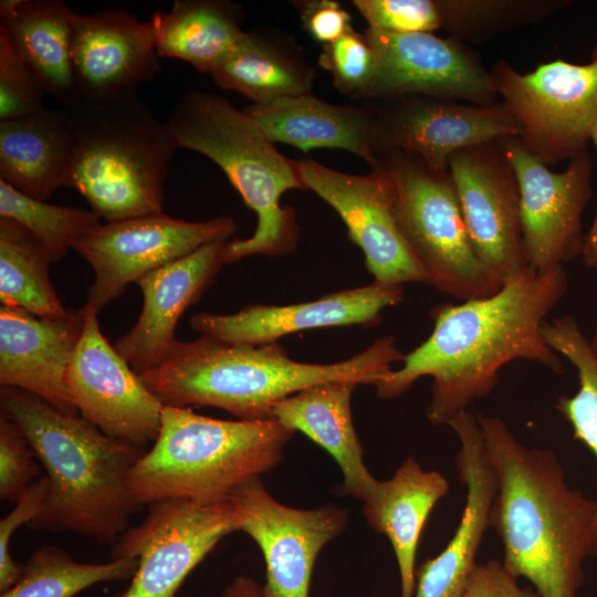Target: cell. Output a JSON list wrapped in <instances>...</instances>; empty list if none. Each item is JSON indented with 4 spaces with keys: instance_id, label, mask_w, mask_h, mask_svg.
Returning <instances> with one entry per match:
<instances>
[{
    "instance_id": "cell-14",
    "label": "cell",
    "mask_w": 597,
    "mask_h": 597,
    "mask_svg": "<svg viewBox=\"0 0 597 597\" xmlns=\"http://www.w3.org/2000/svg\"><path fill=\"white\" fill-rule=\"evenodd\" d=\"M364 104L374 115L378 157L410 154L436 171H447L450 156L461 149L521 135L503 103L482 106L410 94Z\"/></svg>"
},
{
    "instance_id": "cell-34",
    "label": "cell",
    "mask_w": 597,
    "mask_h": 597,
    "mask_svg": "<svg viewBox=\"0 0 597 597\" xmlns=\"http://www.w3.org/2000/svg\"><path fill=\"white\" fill-rule=\"evenodd\" d=\"M568 3L566 0H437L441 29L463 43H484L538 23Z\"/></svg>"
},
{
    "instance_id": "cell-23",
    "label": "cell",
    "mask_w": 597,
    "mask_h": 597,
    "mask_svg": "<svg viewBox=\"0 0 597 597\" xmlns=\"http://www.w3.org/2000/svg\"><path fill=\"white\" fill-rule=\"evenodd\" d=\"M226 242L207 243L136 283L143 293L142 312L114 347L137 374L157 366L176 343L179 318L202 296L224 264Z\"/></svg>"
},
{
    "instance_id": "cell-45",
    "label": "cell",
    "mask_w": 597,
    "mask_h": 597,
    "mask_svg": "<svg viewBox=\"0 0 597 597\" xmlns=\"http://www.w3.org/2000/svg\"><path fill=\"white\" fill-rule=\"evenodd\" d=\"M589 345H590L594 354L597 356V328H596V331L594 333V336L589 341Z\"/></svg>"
},
{
    "instance_id": "cell-5",
    "label": "cell",
    "mask_w": 597,
    "mask_h": 597,
    "mask_svg": "<svg viewBox=\"0 0 597 597\" xmlns=\"http://www.w3.org/2000/svg\"><path fill=\"white\" fill-rule=\"evenodd\" d=\"M62 108L72 132L63 186L107 222L164 212L163 186L177 148L167 123L136 92L75 96Z\"/></svg>"
},
{
    "instance_id": "cell-40",
    "label": "cell",
    "mask_w": 597,
    "mask_h": 597,
    "mask_svg": "<svg viewBox=\"0 0 597 597\" xmlns=\"http://www.w3.org/2000/svg\"><path fill=\"white\" fill-rule=\"evenodd\" d=\"M48 479L39 476L14 503V507L0 520V591L14 586L22 575L23 565L11 555V540L23 524L31 523L42 511L48 495Z\"/></svg>"
},
{
    "instance_id": "cell-10",
    "label": "cell",
    "mask_w": 597,
    "mask_h": 597,
    "mask_svg": "<svg viewBox=\"0 0 597 597\" xmlns=\"http://www.w3.org/2000/svg\"><path fill=\"white\" fill-rule=\"evenodd\" d=\"M235 531L237 513L229 498L149 504L145 520L129 526L112 548V558L138 559L132 583L119 597H175L190 572Z\"/></svg>"
},
{
    "instance_id": "cell-9",
    "label": "cell",
    "mask_w": 597,
    "mask_h": 597,
    "mask_svg": "<svg viewBox=\"0 0 597 597\" xmlns=\"http://www.w3.org/2000/svg\"><path fill=\"white\" fill-rule=\"evenodd\" d=\"M590 61L562 59L520 73L505 60L490 69L499 96L521 128L522 145L545 165L586 151L597 125V45Z\"/></svg>"
},
{
    "instance_id": "cell-13",
    "label": "cell",
    "mask_w": 597,
    "mask_h": 597,
    "mask_svg": "<svg viewBox=\"0 0 597 597\" xmlns=\"http://www.w3.org/2000/svg\"><path fill=\"white\" fill-rule=\"evenodd\" d=\"M306 190L326 201L347 227L374 281L386 285L426 283L428 277L407 243L396 212V187L388 170L352 175L313 159L297 160Z\"/></svg>"
},
{
    "instance_id": "cell-7",
    "label": "cell",
    "mask_w": 597,
    "mask_h": 597,
    "mask_svg": "<svg viewBox=\"0 0 597 597\" xmlns=\"http://www.w3.org/2000/svg\"><path fill=\"white\" fill-rule=\"evenodd\" d=\"M293 433L274 419L222 420L164 406L157 439L130 471V491L142 505L226 500L274 468Z\"/></svg>"
},
{
    "instance_id": "cell-1",
    "label": "cell",
    "mask_w": 597,
    "mask_h": 597,
    "mask_svg": "<svg viewBox=\"0 0 597 597\" xmlns=\"http://www.w3.org/2000/svg\"><path fill=\"white\" fill-rule=\"evenodd\" d=\"M567 285L564 266L542 274L526 269L504 281L491 296L437 305L430 312L431 335L405 355L399 369L376 381L378 397H398L429 376L428 419L448 425L488 396L499 383V371L513 360H532L563 373L557 353L545 341L543 325Z\"/></svg>"
},
{
    "instance_id": "cell-25",
    "label": "cell",
    "mask_w": 597,
    "mask_h": 597,
    "mask_svg": "<svg viewBox=\"0 0 597 597\" xmlns=\"http://www.w3.org/2000/svg\"><path fill=\"white\" fill-rule=\"evenodd\" d=\"M357 386L353 381L313 385L274 404L271 419L301 431L329 452L343 473L341 493L364 501L377 480L364 463L353 423L350 401Z\"/></svg>"
},
{
    "instance_id": "cell-33",
    "label": "cell",
    "mask_w": 597,
    "mask_h": 597,
    "mask_svg": "<svg viewBox=\"0 0 597 597\" xmlns=\"http://www.w3.org/2000/svg\"><path fill=\"white\" fill-rule=\"evenodd\" d=\"M543 335L578 371V391L572 397L562 396L556 407L570 423L574 439L584 443L597 459V356L572 315L545 321ZM594 556L597 558V517Z\"/></svg>"
},
{
    "instance_id": "cell-30",
    "label": "cell",
    "mask_w": 597,
    "mask_h": 597,
    "mask_svg": "<svg viewBox=\"0 0 597 597\" xmlns=\"http://www.w3.org/2000/svg\"><path fill=\"white\" fill-rule=\"evenodd\" d=\"M218 86L253 104L312 94L315 69L300 49L276 35L247 31L233 52L210 74Z\"/></svg>"
},
{
    "instance_id": "cell-17",
    "label": "cell",
    "mask_w": 597,
    "mask_h": 597,
    "mask_svg": "<svg viewBox=\"0 0 597 597\" xmlns=\"http://www.w3.org/2000/svg\"><path fill=\"white\" fill-rule=\"evenodd\" d=\"M448 171L472 245L485 269L502 284L528 269L519 182L500 139L454 153Z\"/></svg>"
},
{
    "instance_id": "cell-22",
    "label": "cell",
    "mask_w": 597,
    "mask_h": 597,
    "mask_svg": "<svg viewBox=\"0 0 597 597\" xmlns=\"http://www.w3.org/2000/svg\"><path fill=\"white\" fill-rule=\"evenodd\" d=\"M457 433L459 478L467 489L460 524L439 555L427 559L416 572L413 597H461L478 564L476 555L498 492V479L484 448L475 413L462 411L448 425Z\"/></svg>"
},
{
    "instance_id": "cell-24",
    "label": "cell",
    "mask_w": 597,
    "mask_h": 597,
    "mask_svg": "<svg viewBox=\"0 0 597 597\" xmlns=\"http://www.w3.org/2000/svg\"><path fill=\"white\" fill-rule=\"evenodd\" d=\"M249 115L272 143H284L306 153L338 148L363 158L370 168L378 163L376 126L371 109L325 102L313 94L251 104Z\"/></svg>"
},
{
    "instance_id": "cell-43",
    "label": "cell",
    "mask_w": 597,
    "mask_h": 597,
    "mask_svg": "<svg viewBox=\"0 0 597 597\" xmlns=\"http://www.w3.org/2000/svg\"><path fill=\"white\" fill-rule=\"evenodd\" d=\"M222 597H270L265 587L255 580L245 577H237L224 590Z\"/></svg>"
},
{
    "instance_id": "cell-36",
    "label": "cell",
    "mask_w": 597,
    "mask_h": 597,
    "mask_svg": "<svg viewBox=\"0 0 597 597\" xmlns=\"http://www.w3.org/2000/svg\"><path fill=\"white\" fill-rule=\"evenodd\" d=\"M318 64L332 75L341 94L363 103L371 98L378 59L364 32L350 29L336 41L323 45Z\"/></svg>"
},
{
    "instance_id": "cell-29",
    "label": "cell",
    "mask_w": 597,
    "mask_h": 597,
    "mask_svg": "<svg viewBox=\"0 0 597 597\" xmlns=\"http://www.w3.org/2000/svg\"><path fill=\"white\" fill-rule=\"evenodd\" d=\"M239 6L221 0H177L149 20L159 56L182 60L211 74L238 46L247 31Z\"/></svg>"
},
{
    "instance_id": "cell-38",
    "label": "cell",
    "mask_w": 597,
    "mask_h": 597,
    "mask_svg": "<svg viewBox=\"0 0 597 597\" xmlns=\"http://www.w3.org/2000/svg\"><path fill=\"white\" fill-rule=\"evenodd\" d=\"M368 29L387 33H433L441 29L437 0H353Z\"/></svg>"
},
{
    "instance_id": "cell-18",
    "label": "cell",
    "mask_w": 597,
    "mask_h": 597,
    "mask_svg": "<svg viewBox=\"0 0 597 597\" xmlns=\"http://www.w3.org/2000/svg\"><path fill=\"white\" fill-rule=\"evenodd\" d=\"M364 34L378 59L369 101L413 94L482 106L499 103L490 70L463 42L433 33L366 29Z\"/></svg>"
},
{
    "instance_id": "cell-8",
    "label": "cell",
    "mask_w": 597,
    "mask_h": 597,
    "mask_svg": "<svg viewBox=\"0 0 597 597\" xmlns=\"http://www.w3.org/2000/svg\"><path fill=\"white\" fill-rule=\"evenodd\" d=\"M376 167L394 179L398 223L429 285L462 301L501 289L472 245L448 170L436 171L417 156L399 151L381 155Z\"/></svg>"
},
{
    "instance_id": "cell-2",
    "label": "cell",
    "mask_w": 597,
    "mask_h": 597,
    "mask_svg": "<svg viewBox=\"0 0 597 597\" xmlns=\"http://www.w3.org/2000/svg\"><path fill=\"white\" fill-rule=\"evenodd\" d=\"M498 479L490 526L503 567L540 597H577L594 556L597 502L572 489L555 453L522 444L499 417L475 412Z\"/></svg>"
},
{
    "instance_id": "cell-11",
    "label": "cell",
    "mask_w": 597,
    "mask_h": 597,
    "mask_svg": "<svg viewBox=\"0 0 597 597\" xmlns=\"http://www.w3.org/2000/svg\"><path fill=\"white\" fill-rule=\"evenodd\" d=\"M237 228L232 217L185 221L164 212L100 223L73 248L94 271L85 304L98 313L128 284L207 243L228 241Z\"/></svg>"
},
{
    "instance_id": "cell-31",
    "label": "cell",
    "mask_w": 597,
    "mask_h": 597,
    "mask_svg": "<svg viewBox=\"0 0 597 597\" xmlns=\"http://www.w3.org/2000/svg\"><path fill=\"white\" fill-rule=\"evenodd\" d=\"M52 263L43 245L23 226L0 218V302L45 318L67 313L52 284Z\"/></svg>"
},
{
    "instance_id": "cell-27",
    "label": "cell",
    "mask_w": 597,
    "mask_h": 597,
    "mask_svg": "<svg viewBox=\"0 0 597 597\" xmlns=\"http://www.w3.org/2000/svg\"><path fill=\"white\" fill-rule=\"evenodd\" d=\"M72 132L63 108L0 121V180L46 201L64 184Z\"/></svg>"
},
{
    "instance_id": "cell-15",
    "label": "cell",
    "mask_w": 597,
    "mask_h": 597,
    "mask_svg": "<svg viewBox=\"0 0 597 597\" xmlns=\"http://www.w3.org/2000/svg\"><path fill=\"white\" fill-rule=\"evenodd\" d=\"M84 327L67 369L78 415L106 436L144 450L160 430L164 405L103 335L97 312L83 305Z\"/></svg>"
},
{
    "instance_id": "cell-26",
    "label": "cell",
    "mask_w": 597,
    "mask_h": 597,
    "mask_svg": "<svg viewBox=\"0 0 597 597\" xmlns=\"http://www.w3.org/2000/svg\"><path fill=\"white\" fill-rule=\"evenodd\" d=\"M449 489L447 479L437 471L423 470L407 459L386 480L376 482L363 501L368 524L391 543L400 576L401 597H413L416 555L429 514Z\"/></svg>"
},
{
    "instance_id": "cell-28",
    "label": "cell",
    "mask_w": 597,
    "mask_h": 597,
    "mask_svg": "<svg viewBox=\"0 0 597 597\" xmlns=\"http://www.w3.org/2000/svg\"><path fill=\"white\" fill-rule=\"evenodd\" d=\"M75 12L61 0H1L0 27L63 106L76 96L72 62Z\"/></svg>"
},
{
    "instance_id": "cell-16",
    "label": "cell",
    "mask_w": 597,
    "mask_h": 597,
    "mask_svg": "<svg viewBox=\"0 0 597 597\" xmlns=\"http://www.w3.org/2000/svg\"><path fill=\"white\" fill-rule=\"evenodd\" d=\"M237 531L260 547L266 566L270 597H308L311 576L321 549L345 528L348 514L327 504L301 510L277 502L261 476L234 489L230 495Z\"/></svg>"
},
{
    "instance_id": "cell-42",
    "label": "cell",
    "mask_w": 597,
    "mask_h": 597,
    "mask_svg": "<svg viewBox=\"0 0 597 597\" xmlns=\"http://www.w3.org/2000/svg\"><path fill=\"white\" fill-rule=\"evenodd\" d=\"M461 597H540L534 588L521 587L502 563L476 564Z\"/></svg>"
},
{
    "instance_id": "cell-12",
    "label": "cell",
    "mask_w": 597,
    "mask_h": 597,
    "mask_svg": "<svg viewBox=\"0 0 597 597\" xmlns=\"http://www.w3.org/2000/svg\"><path fill=\"white\" fill-rule=\"evenodd\" d=\"M519 182L521 227L527 268L545 273L582 255V216L591 197L593 163L587 150L554 172L516 136L500 138Z\"/></svg>"
},
{
    "instance_id": "cell-41",
    "label": "cell",
    "mask_w": 597,
    "mask_h": 597,
    "mask_svg": "<svg viewBox=\"0 0 597 597\" xmlns=\"http://www.w3.org/2000/svg\"><path fill=\"white\" fill-rule=\"evenodd\" d=\"M304 30L323 45L332 43L348 32L352 15L335 0L294 1Z\"/></svg>"
},
{
    "instance_id": "cell-21",
    "label": "cell",
    "mask_w": 597,
    "mask_h": 597,
    "mask_svg": "<svg viewBox=\"0 0 597 597\" xmlns=\"http://www.w3.org/2000/svg\"><path fill=\"white\" fill-rule=\"evenodd\" d=\"M158 56L149 21H139L122 8L75 12L72 62L76 96L136 92L161 72Z\"/></svg>"
},
{
    "instance_id": "cell-39",
    "label": "cell",
    "mask_w": 597,
    "mask_h": 597,
    "mask_svg": "<svg viewBox=\"0 0 597 597\" xmlns=\"http://www.w3.org/2000/svg\"><path fill=\"white\" fill-rule=\"evenodd\" d=\"M38 458L27 438L0 415V499L15 503L40 473Z\"/></svg>"
},
{
    "instance_id": "cell-44",
    "label": "cell",
    "mask_w": 597,
    "mask_h": 597,
    "mask_svg": "<svg viewBox=\"0 0 597 597\" xmlns=\"http://www.w3.org/2000/svg\"><path fill=\"white\" fill-rule=\"evenodd\" d=\"M590 140L594 143L597 149V125L593 132ZM580 258L586 266H597V210L594 220L584 237V245Z\"/></svg>"
},
{
    "instance_id": "cell-3",
    "label": "cell",
    "mask_w": 597,
    "mask_h": 597,
    "mask_svg": "<svg viewBox=\"0 0 597 597\" xmlns=\"http://www.w3.org/2000/svg\"><path fill=\"white\" fill-rule=\"evenodd\" d=\"M0 410L21 430L46 472L43 509L27 526L114 545L143 506L129 488L143 449L17 388L1 387Z\"/></svg>"
},
{
    "instance_id": "cell-19",
    "label": "cell",
    "mask_w": 597,
    "mask_h": 597,
    "mask_svg": "<svg viewBox=\"0 0 597 597\" xmlns=\"http://www.w3.org/2000/svg\"><path fill=\"white\" fill-rule=\"evenodd\" d=\"M404 300L402 285L373 282L362 287L290 305H250L232 314H195L190 327L228 344L264 345L312 328L377 325L381 312Z\"/></svg>"
},
{
    "instance_id": "cell-35",
    "label": "cell",
    "mask_w": 597,
    "mask_h": 597,
    "mask_svg": "<svg viewBox=\"0 0 597 597\" xmlns=\"http://www.w3.org/2000/svg\"><path fill=\"white\" fill-rule=\"evenodd\" d=\"M0 218L23 226L43 245L52 263L59 262L93 228V210L48 203L29 197L0 180Z\"/></svg>"
},
{
    "instance_id": "cell-4",
    "label": "cell",
    "mask_w": 597,
    "mask_h": 597,
    "mask_svg": "<svg viewBox=\"0 0 597 597\" xmlns=\"http://www.w3.org/2000/svg\"><path fill=\"white\" fill-rule=\"evenodd\" d=\"M404 357L392 335L334 364L293 360L279 343L228 344L201 335L177 339L157 366L138 375L164 406L216 407L239 420H269L274 404L300 390L327 381L374 386Z\"/></svg>"
},
{
    "instance_id": "cell-32",
    "label": "cell",
    "mask_w": 597,
    "mask_h": 597,
    "mask_svg": "<svg viewBox=\"0 0 597 597\" xmlns=\"http://www.w3.org/2000/svg\"><path fill=\"white\" fill-rule=\"evenodd\" d=\"M137 568V558L81 563L57 546L43 545L23 564L19 582L0 597H74L102 582L133 578Z\"/></svg>"
},
{
    "instance_id": "cell-37",
    "label": "cell",
    "mask_w": 597,
    "mask_h": 597,
    "mask_svg": "<svg viewBox=\"0 0 597 597\" xmlns=\"http://www.w3.org/2000/svg\"><path fill=\"white\" fill-rule=\"evenodd\" d=\"M46 91L7 31L0 27V121L43 109Z\"/></svg>"
},
{
    "instance_id": "cell-20",
    "label": "cell",
    "mask_w": 597,
    "mask_h": 597,
    "mask_svg": "<svg viewBox=\"0 0 597 597\" xmlns=\"http://www.w3.org/2000/svg\"><path fill=\"white\" fill-rule=\"evenodd\" d=\"M84 310L45 318L0 307V385L35 395L66 415H78L67 369L84 327Z\"/></svg>"
},
{
    "instance_id": "cell-6",
    "label": "cell",
    "mask_w": 597,
    "mask_h": 597,
    "mask_svg": "<svg viewBox=\"0 0 597 597\" xmlns=\"http://www.w3.org/2000/svg\"><path fill=\"white\" fill-rule=\"evenodd\" d=\"M175 144L214 161L258 217L247 239L228 240L224 263L262 254L284 255L298 243V226L281 198L289 190H306L297 160L283 156L259 125L224 97L201 91L180 95L167 121Z\"/></svg>"
}]
</instances>
